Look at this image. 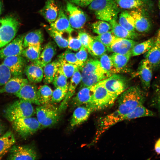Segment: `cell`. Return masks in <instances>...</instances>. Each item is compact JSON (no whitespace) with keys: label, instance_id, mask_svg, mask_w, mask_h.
Masks as SVG:
<instances>
[{"label":"cell","instance_id":"681fc988","mask_svg":"<svg viewBox=\"0 0 160 160\" xmlns=\"http://www.w3.org/2000/svg\"><path fill=\"white\" fill-rule=\"evenodd\" d=\"M68 40V48L70 50L77 51L80 49L82 46L80 41L78 37H73L71 34H69Z\"/></svg>","mask_w":160,"mask_h":160},{"label":"cell","instance_id":"ac0fdd59","mask_svg":"<svg viewBox=\"0 0 160 160\" xmlns=\"http://www.w3.org/2000/svg\"><path fill=\"white\" fill-rule=\"evenodd\" d=\"M79 69L81 71V75L88 76H95L107 74L102 68L100 61L97 59H90L87 60Z\"/></svg>","mask_w":160,"mask_h":160},{"label":"cell","instance_id":"9c48e42d","mask_svg":"<svg viewBox=\"0 0 160 160\" xmlns=\"http://www.w3.org/2000/svg\"><path fill=\"white\" fill-rule=\"evenodd\" d=\"M66 10L71 27L74 29L81 28L87 20L86 14L79 7L68 1Z\"/></svg>","mask_w":160,"mask_h":160},{"label":"cell","instance_id":"8fae6325","mask_svg":"<svg viewBox=\"0 0 160 160\" xmlns=\"http://www.w3.org/2000/svg\"><path fill=\"white\" fill-rule=\"evenodd\" d=\"M25 35H20L4 47L0 49V58L4 59L13 56L22 55L24 49L23 46Z\"/></svg>","mask_w":160,"mask_h":160},{"label":"cell","instance_id":"ab89813d","mask_svg":"<svg viewBox=\"0 0 160 160\" xmlns=\"http://www.w3.org/2000/svg\"><path fill=\"white\" fill-rule=\"evenodd\" d=\"M107 50L106 47L99 40L93 38L89 52L92 55L100 57L105 54Z\"/></svg>","mask_w":160,"mask_h":160},{"label":"cell","instance_id":"4fadbf2b","mask_svg":"<svg viewBox=\"0 0 160 160\" xmlns=\"http://www.w3.org/2000/svg\"><path fill=\"white\" fill-rule=\"evenodd\" d=\"M142 8L133 9L129 12L135 21V30L141 33H146L150 31L151 22Z\"/></svg>","mask_w":160,"mask_h":160},{"label":"cell","instance_id":"6f0895ef","mask_svg":"<svg viewBox=\"0 0 160 160\" xmlns=\"http://www.w3.org/2000/svg\"><path fill=\"white\" fill-rule=\"evenodd\" d=\"M158 108L160 110V93L158 99Z\"/></svg>","mask_w":160,"mask_h":160},{"label":"cell","instance_id":"30bf717a","mask_svg":"<svg viewBox=\"0 0 160 160\" xmlns=\"http://www.w3.org/2000/svg\"><path fill=\"white\" fill-rule=\"evenodd\" d=\"M7 157L9 160H31L37 159L36 151L31 146L14 145L9 151Z\"/></svg>","mask_w":160,"mask_h":160},{"label":"cell","instance_id":"44dd1931","mask_svg":"<svg viewBox=\"0 0 160 160\" xmlns=\"http://www.w3.org/2000/svg\"><path fill=\"white\" fill-rule=\"evenodd\" d=\"M153 69L145 59L140 63L137 73L139 76L143 89L145 90L149 89L152 77Z\"/></svg>","mask_w":160,"mask_h":160},{"label":"cell","instance_id":"8d00e7d4","mask_svg":"<svg viewBox=\"0 0 160 160\" xmlns=\"http://www.w3.org/2000/svg\"><path fill=\"white\" fill-rule=\"evenodd\" d=\"M119 6L123 9H135L142 8L148 4V0H115Z\"/></svg>","mask_w":160,"mask_h":160},{"label":"cell","instance_id":"e0dca14e","mask_svg":"<svg viewBox=\"0 0 160 160\" xmlns=\"http://www.w3.org/2000/svg\"><path fill=\"white\" fill-rule=\"evenodd\" d=\"M50 27L62 35L64 33L71 34L74 31L70 25L68 17L61 8L59 9L56 20L50 23Z\"/></svg>","mask_w":160,"mask_h":160},{"label":"cell","instance_id":"1f68e13d","mask_svg":"<svg viewBox=\"0 0 160 160\" xmlns=\"http://www.w3.org/2000/svg\"><path fill=\"white\" fill-rule=\"evenodd\" d=\"M109 56L113 66L119 72L127 64L132 56L131 52L126 54L113 53Z\"/></svg>","mask_w":160,"mask_h":160},{"label":"cell","instance_id":"f546056e","mask_svg":"<svg viewBox=\"0 0 160 160\" xmlns=\"http://www.w3.org/2000/svg\"><path fill=\"white\" fill-rule=\"evenodd\" d=\"M41 50V44L31 45L24 49L22 55L32 63L39 65Z\"/></svg>","mask_w":160,"mask_h":160},{"label":"cell","instance_id":"603a6c76","mask_svg":"<svg viewBox=\"0 0 160 160\" xmlns=\"http://www.w3.org/2000/svg\"><path fill=\"white\" fill-rule=\"evenodd\" d=\"M59 9L54 0H46L44 7L39 11L40 14L50 23L56 19Z\"/></svg>","mask_w":160,"mask_h":160},{"label":"cell","instance_id":"7bdbcfd3","mask_svg":"<svg viewBox=\"0 0 160 160\" xmlns=\"http://www.w3.org/2000/svg\"><path fill=\"white\" fill-rule=\"evenodd\" d=\"M99 60L103 68L111 75L118 72L113 65L110 56L104 54L100 57Z\"/></svg>","mask_w":160,"mask_h":160},{"label":"cell","instance_id":"2e32d148","mask_svg":"<svg viewBox=\"0 0 160 160\" xmlns=\"http://www.w3.org/2000/svg\"><path fill=\"white\" fill-rule=\"evenodd\" d=\"M137 42L133 40L117 38L112 44L107 47L108 51L114 53L126 54L131 52Z\"/></svg>","mask_w":160,"mask_h":160},{"label":"cell","instance_id":"d4e9b609","mask_svg":"<svg viewBox=\"0 0 160 160\" xmlns=\"http://www.w3.org/2000/svg\"><path fill=\"white\" fill-rule=\"evenodd\" d=\"M116 20H113L109 22L111 27V31L116 37L133 40L139 37L138 33L127 30L118 23Z\"/></svg>","mask_w":160,"mask_h":160},{"label":"cell","instance_id":"9a60e30c","mask_svg":"<svg viewBox=\"0 0 160 160\" xmlns=\"http://www.w3.org/2000/svg\"><path fill=\"white\" fill-rule=\"evenodd\" d=\"M95 84L90 87H83L72 100L71 103L74 107L89 105L92 101Z\"/></svg>","mask_w":160,"mask_h":160},{"label":"cell","instance_id":"d6986e66","mask_svg":"<svg viewBox=\"0 0 160 160\" xmlns=\"http://www.w3.org/2000/svg\"><path fill=\"white\" fill-rule=\"evenodd\" d=\"M71 77L66 95L58 108L60 113L67 108L69 102L75 93L77 86L81 82V75L79 69L76 70Z\"/></svg>","mask_w":160,"mask_h":160},{"label":"cell","instance_id":"db71d44e","mask_svg":"<svg viewBox=\"0 0 160 160\" xmlns=\"http://www.w3.org/2000/svg\"><path fill=\"white\" fill-rule=\"evenodd\" d=\"M155 44L160 46V28L158 30L156 37H155Z\"/></svg>","mask_w":160,"mask_h":160},{"label":"cell","instance_id":"7dc6e473","mask_svg":"<svg viewBox=\"0 0 160 160\" xmlns=\"http://www.w3.org/2000/svg\"><path fill=\"white\" fill-rule=\"evenodd\" d=\"M9 69L2 63L0 64V86L5 84L11 78Z\"/></svg>","mask_w":160,"mask_h":160},{"label":"cell","instance_id":"836d02e7","mask_svg":"<svg viewBox=\"0 0 160 160\" xmlns=\"http://www.w3.org/2000/svg\"><path fill=\"white\" fill-rule=\"evenodd\" d=\"M53 91L52 89L47 85L39 87L37 89V95L40 105L48 104L51 102Z\"/></svg>","mask_w":160,"mask_h":160},{"label":"cell","instance_id":"60d3db41","mask_svg":"<svg viewBox=\"0 0 160 160\" xmlns=\"http://www.w3.org/2000/svg\"><path fill=\"white\" fill-rule=\"evenodd\" d=\"M67 79L59 68L52 83L55 88H60L68 90V85Z\"/></svg>","mask_w":160,"mask_h":160},{"label":"cell","instance_id":"83f0119b","mask_svg":"<svg viewBox=\"0 0 160 160\" xmlns=\"http://www.w3.org/2000/svg\"><path fill=\"white\" fill-rule=\"evenodd\" d=\"M145 58L153 70L157 69L160 66V46L155 44L145 53Z\"/></svg>","mask_w":160,"mask_h":160},{"label":"cell","instance_id":"9f6ffc18","mask_svg":"<svg viewBox=\"0 0 160 160\" xmlns=\"http://www.w3.org/2000/svg\"><path fill=\"white\" fill-rule=\"evenodd\" d=\"M4 127L0 124V136L4 133Z\"/></svg>","mask_w":160,"mask_h":160},{"label":"cell","instance_id":"816d5d0a","mask_svg":"<svg viewBox=\"0 0 160 160\" xmlns=\"http://www.w3.org/2000/svg\"><path fill=\"white\" fill-rule=\"evenodd\" d=\"M74 4L85 7L89 6L92 2L95 0H66Z\"/></svg>","mask_w":160,"mask_h":160},{"label":"cell","instance_id":"7a4b0ae2","mask_svg":"<svg viewBox=\"0 0 160 160\" xmlns=\"http://www.w3.org/2000/svg\"><path fill=\"white\" fill-rule=\"evenodd\" d=\"M97 19L110 22L117 19L119 7L115 0H95L89 5Z\"/></svg>","mask_w":160,"mask_h":160},{"label":"cell","instance_id":"74e56055","mask_svg":"<svg viewBox=\"0 0 160 160\" xmlns=\"http://www.w3.org/2000/svg\"><path fill=\"white\" fill-rule=\"evenodd\" d=\"M45 27L49 35L53 38L59 48H65L68 47V40L63 37L62 34L54 30L50 27L46 26Z\"/></svg>","mask_w":160,"mask_h":160},{"label":"cell","instance_id":"3957f363","mask_svg":"<svg viewBox=\"0 0 160 160\" xmlns=\"http://www.w3.org/2000/svg\"><path fill=\"white\" fill-rule=\"evenodd\" d=\"M34 110L32 103L23 100H19L9 105L4 111V116L9 121L32 116Z\"/></svg>","mask_w":160,"mask_h":160},{"label":"cell","instance_id":"c3c4849f","mask_svg":"<svg viewBox=\"0 0 160 160\" xmlns=\"http://www.w3.org/2000/svg\"><path fill=\"white\" fill-rule=\"evenodd\" d=\"M78 38L80 41L82 46L88 51L93 41V38L87 33L83 32L78 33Z\"/></svg>","mask_w":160,"mask_h":160},{"label":"cell","instance_id":"d6a6232c","mask_svg":"<svg viewBox=\"0 0 160 160\" xmlns=\"http://www.w3.org/2000/svg\"><path fill=\"white\" fill-rule=\"evenodd\" d=\"M155 40V38L152 37L136 44L131 51L132 56H138L146 52L154 46Z\"/></svg>","mask_w":160,"mask_h":160},{"label":"cell","instance_id":"7c38bea8","mask_svg":"<svg viewBox=\"0 0 160 160\" xmlns=\"http://www.w3.org/2000/svg\"><path fill=\"white\" fill-rule=\"evenodd\" d=\"M2 63L9 70L13 76H22L26 61L22 55L9 56L4 59Z\"/></svg>","mask_w":160,"mask_h":160},{"label":"cell","instance_id":"f907efd6","mask_svg":"<svg viewBox=\"0 0 160 160\" xmlns=\"http://www.w3.org/2000/svg\"><path fill=\"white\" fill-rule=\"evenodd\" d=\"M86 48L82 46L79 51L75 54L79 60L84 63L87 60L88 54Z\"/></svg>","mask_w":160,"mask_h":160},{"label":"cell","instance_id":"d590c367","mask_svg":"<svg viewBox=\"0 0 160 160\" xmlns=\"http://www.w3.org/2000/svg\"><path fill=\"white\" fill-rule=\"evenodd\" d=\"M119 23L127 30L135 32L134 20L129 12L124 11L119 15Z\"/></svg>","mask_w":160,"mask_h":160},{"label":"cell","instance_id":"f35d334b","mask_svg":"<svg viewBox=\"0 0 160 160\" xmlns=\"http://www.w3.org/2000/svg\"><path fill=\"white\" fill-rule=\"evenodd\" d=\"M70 50L69 49H67L59 55L58 56V59L76 65L79 67V68L82 66L84 63L79 60L76 57L75 54Z\"/></svg>","mask_w":160,"mask_h":160},{"label":"cell","instance_id":"5bb4252c","mask_svg":"<svg viewBox=\"0 0 160 160\" xmlns=\"http://www.w3.org/2000/svg\"><path fill=\"white\" fill-rule=\"evenodd\" d=\"M94 111V108L89 105L77 107L71 120V126L73 127L82 124L87 120L92 113Z\"/></svg>","mask_w":160,"mask_h":160},{"label":"cell","instance_id":"6da1fadb","mask_svg":"<svg viewBox=\"0 0 160 160\" xmlns=\"http://www.w3.org/2000/svg\"><path fill=\"white\" fill-rule=\"evenodd\" d=\"M117 108L114 111L102 118L98 124L96 139L116 124L123 121L124 117L137 106L142 105L140 96L136 93L125 90L120 95Z\"/></svg>","mask_w":160,"mask_h":160},{"label":"cell","instance_id":"ba28073f","mask_svg":"<svg viewBox=\"0 0 160 160\" xmlns=\"http://www.w3.org/2000/svg\"><path fill=\"white\" fill-rule=\"evenodd\" d=\"M101 81L108 91L116 99L127 88V79L121 75L113 74Z\"/></svg>","mask_w":160,"mask_h":160},{"label":"cell","instance_id":"f1b7e54d","mask_svg":"<svg viewBox=\"0 0 160 160\" xmlns=\"http://www.w3.org/2000/svg\"><path fill=\"white\" fill-rule=\"evenodd\" d=\"M60 63L58 60L48 63L43 68L44 82L46 84L52 83L55 75L58 70Z\"/></svg>","mask_w":160,"mask_h":160},{"label":"cell","instance_id":"52a82bcc","mask_svg":"<svg viewBox=\"0 0 160 160\" xmlns=\"http://www.w3.org/2000/svg\"><path fill=\"white\" fill-rule=\"evenodd\" d=\"M12 123L15 130L24 138L33 135L41 127L37 118L32 116L19 119Z\"/></svg>","mask_w":160,"mask_h":160},{"label":"cell","instance_id":"bcb514c9","mask_svg":"<svg viewBox=\"0 0 160 160\" xmlns=\"http://www.w3.org/2000/svg\"><path fill=\"white\" fill-rule=\"evenodd\" d=\"M68 90L60 88H56L53 91L51 102L58 103L63 101L66 95Z\"/></svg>","mask_w":160,"mask_h":160},{"label":"cell","instance_id":"cb8c5ba5","mask_svg":"<svg viewBox=\"0 0 160 160\" xmlns=\"http://www.w3.org/2000/svg\"><path fill=\"white\" fill-rule=\"evenodd\" d=\"M24 72L28 81L34 83L41 82L43 79V68L39 65L32 63L25 66Z\"/></svg>","mask_w":160,"mask_h":160},{"label":"cell","instance_id":"277c9868","mask_svg":"<svg viewBox=\"0 0 160 160\" xmlns=\"http://www.w3.org/2000/svg\"><path fill=\"white\" fill-rule=\"evenodd\" d=\"M20 25L18 20L12 16H7L0 19V49L13 40Z\"/></svg>","mask_w":160,"mask_h":160},{"label":"cell","instance_id":"4316f807","mask_svg":"<svg viewBox=\"0 0 160 160\" xmlns=\"http://www.w3.org/2000/svg\"><path fill=\"white\" fill-rule=\"evenodd\" d=\"M15 139L13 133L8 131L0 137V159L15 145Z\"/></svg>","mask_w":160,"mask_h":160},{"label":"cell","instance_id":"680465c9","mask_svg":"<svg viewBox=\"0 0 160 160\" xmlns=\"http://www.w3.org/2000/svg\"><path fill=\"white\" fill-rule=\"evenodd\" d=\"M160 11V0H159L158 3Z\"/></svg>","mask_w":160,"mask_h":160},{"label":"cell","instance_id":"e575fe53","mask_svg":"<svg viewBox=\"0 0 160 160\" xmlns=\"http://www.w3.org/2000/svg\"><path fill=\"white\" fill-rule=\"evenodd\" d=\"M155 115L154 112L145 107L143 105H140L137 106L127 115L124 118L123 121L142 117L152 116Z\"/></svg>","mask_w":160,"mask_h":160},{"label":"cell","instance_id":"8992f818","mask_svg":"<svg viewBox=\"0 0 160 160\" xmlns=\"http://www.w3.org/2000/svg\"><path fill=\"white\" fill-rule=\"evenodd\" d=\"M36 113L38 121L43 127L53 126L58 122L60 118L58 108L49 103L39 105L36 108Z\"/></svg>","mask_w":160,"mask_h":160},{"label":"cell","instance_id":"7402d4cb","mask_svg":"<svg viewBox=\"0 0 160 160\" xmlns=\"http://www.w3.org/2000/svg\"><path fill=\"white\" fill-rule=\"evenodd\" d=\"M28 82V79L22 76H13L0 88V94L6 93L15 95L24 85Z\"/></svg>","mask_w":160,"mask_h":160},{"label":"cell","instance_id":"484cf974","mask_svg":"<svg viewBox=\"0 0 160 160\" xmlns=\"http://www.w3.org/2000/svg\"><path fill=\"white\" fill-rule=\"evenodd\" d=\"M56 52V46L55 44L52 41L48 42L44 46L41 53L39 65L43 68L51 62Z\"/></svg>","mask_w":160,"mask_h":160},{"label":"cell","instance_id":"f6af8a7d","mask_svg":"<svg viewBox=\"0 0 160 160\" xmlns=\"http://www.w3.org/2000/svg\"><path fill=\"white\" fill-rule=\"evenodd\" d=\"M94 38L100 41L107 47L111 46L117 38L113 34L111 31H109Z\"/></svg>","mask_w":160,"mask_h":160},{"label":"cell","instance_id":"11a10c76","mask_svg":"<svg viewBox=\"0 0 160 160\" xmlns=\"http://www.w3.org/2000/svg\"><path fill=\"white\" fill-rule=\"evenodd\" d=\"M3 9V3L1 0H0V16L2 12Z\"/></svg>","mask_w":160,"mask_h":160},{"label":"cell","instance_id":"b9f144b4","mask_svg":"<svg viewBox=\"0 0 160 160\" xmlns=\"http://www.w3.org/2000/svg\"><path fill=\"white\" fill-rule=\"evenodd\" d=\"M91 28L93 32L98 35L106 33L111 29L110 23L102 20L93 23L91 25Z\"/></svg>","mask_w":160,"mask_h":160},{"label":"cell","instance_id":"f5cc1de1","mask_svg":"<svg viewBox=\"0 0 160 160\" xmlns=\"http://www.w3.org/2000/svg\"><path fill=\"white\" fill-rule=\"evenodd\" d=\"M154 148L156 152L160 155V138L156 142Z\"/></svg>","mask_w":160,"mask_h":160},{"label":"cell","instance_id":"ee69618b","mask_svg":"<svg viewBox=\"0 0 160 160\" xmlns=\"http://www.w3.org/2000/svg\"><path fill=\"white\" fill-rule=\"evenodd\" d=\"M58 60L60 63L59 68L68 79L71 77L79 69V67L76 65Z\"/></svg>","mask_w":160,"mask_h":160},{"label":"cell","instance_id":"5b68a950","mask_svg":"<svg viewBox=\"0 0 160 160\" xmlns=\"http://www.w3.org/2000/svg\"><path fill=\"white\" fill-rule=\"evenodd\" d=\"M116 100L108 91L101 81L95 84L92 101L89 105L95 111L101 110L112 105Z\"/></svg>","mask_w":160,"mask_h":160},{"label":"cell","instance_id":"4dcf8cb0","mask_svg":"<svg viewBox=\"0 0 160 160\" xmlns=\"http://www.w3.org/2000/svg\"><path fill=\"white\" fill-rule=\"evenodd\" d=\"M43 40L44 36L41 30L40 29L36 30L25 36L23 46L25 49L31 45L41 44Z\"/></svg>","mask_w":160,"mask_h":160},{"label":"cell","instance_id":"ffe728a7","mask_svg":"<svg viewBox=\"0 0 160 160\" xmlns=\"http://www.w3.org/2000/svg\"><path fill=\"white\" fill-rule=\"evenodd\" d=\"M37 89L36 85L28 82L24 85L15 95L20 99L39 105L40 104L37 97Z\"/></svg>","mask_w":160,"mask_h":160}]
</instances>
